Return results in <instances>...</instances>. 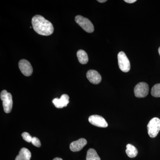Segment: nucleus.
Here are the masks:
<instances>
[{
    "label": "nucleus",
    "instance_id": "1",
    "mask_svg": "<svg viewBox=\"0 0 160 160\" xmlns=\"http://www.w3.org/2000/svg\"><path fill=\"white\" fill-rule=\"evenodd\" d=\"M32 28L37 33L42 36H49L54 31L53 25L42 16L37 15L32 19Z\"/></svg>",
    "mask_w": 160,
    "mask_h": 160
},
{
    "label": "nucleus",
    "instance_id": "2",
    "mask_svg": "<svg viewBox=\"0 0 160 160\" xmlns=\"http://www.w3.org/2000/svg\"><path fill=\"white\" fill-rule=\"evenodd\" d=\"M0 98L2 101L4 111L6 113H10L12 109L13 104L12 96L11 93L8 92L6 90H3L1 92Z\"/></svg>",
    "mask_w": 160,
    "mask_h": 160
},
{
    "label": "nucleus",
    "instance_id": "3",
    "mask_svg": "<svg viewBox=\"0 0 160 160\" xmlns=\"http://www.w3.org/2000/svg\"><path fill=\"white\" fill-rule=\"evenodd\" d=\"M148 133L150 137L155 138L160 131V119L158 118L152 119L147 125Z\"/></svg>",
    "mask_w": 160,
    "mask_h": 160
},
{
    "label": "nucleus",
    "instance_id": "4",
    "mask_svg": "<svg viewBox=\"0 0 160 160\" xmlns=\"http://www.w3.org/2000/svg\"><path fill=\"white\" fill-rule=\"evenodd\" d=\"M75 20L76 23L86 32L91 33L94 31L93 24L87 18L83 17L81 15H78L76 17Z\"/></svg>",
    "mask_w": 160,
    "mask_h": 160
},
{
    "label": "nucleus",
    "instance_id": "5",
    "mask_svg": "<svg viewBox=\"0 0 160 160\" xmlns=\"http://www.w3.org/2000/svg\"><path fill=\"white\" fill-rule=\"evenodd\" d=\"M119 67L122 71L128 72L130 69V64L129 59L123 52H120L118 55Z\"/></svg>",
    "mask_w": 160,
    "mask_h": 160
},
{
    "label": "nucleus",
    "instance_id": "6",
    "mask_svg": "<svg viewBox=\"0 0 160 160\" xmlns=\"http://www.w3.org/2000/svg\"><path fill=\"white\" fill-rule=\"evenodd\" d=\"M149 88L148 84L145 82L138 83L134 89L135 96L136 97L142 98L146 97L149 93Z\"/></svg>",
    "mask_w": 160,
    "mask_h": 160
},
{
    "label": "nucleus",
    "instance_id": "7",
    "mask_svg": "<svg viewBox=\"0 0 160 160\" xmlns=\"http://www.w3.org/2000/svg\"><path fill=\"white\" fill-rule=\"evenodd\" d=\"M19 68L21 72L26 76H31L33 72V69L29 61L26 59L20 60L18 64Z\"/></svg>",
    "mask_w": 160,
    "mask_h": 160
},
{
    "label": "nucleus",
    "instance_id": "8",
    "mask_svg": "<svg viewBox=\"0 0 160 160\" xmlns=\"http://www.w3.org/2000/svg\"><path fill=\"white\" fill-rule=\"evenodd\" d=\"M89 121L90 124L93 126L101 128H106L108 126V123L106 120L98 115L90 116L89 118Z\"/></svg>",
    "mask_w": 160,
    "mask_h": 160
},
{
    "label": "nucleus",
    "instance_id": "9",
    "mask_svg": "<svg viewBox=\"0 0 160 160\" xmlns=\"http://www.w3.org/2000/svg\"><path fill=\"white\" fill-rule=\"evenodd\" d=\"M69 96L67 94L62 95L60 98H56L53 99L52 102L54 104L55 106L58 109H61L63 107H66L69 103Z\"/></svg>",
    "mask_w": 160,
    "mask_h": 160
},
{
    "label": "nucleus",
    "instance_id": "10",
    "mask_svg": "<svg viewBox=\"0 0 160 160\" xmlns=\"http://www.w3.org/2000/svg\"><path fill=\"white\" fill-rule=\"evenodd\" d=\"M87 79L93 84H99L102 81V77L98 71L95 70H89L86 74Z\"/></svg>",
    "mask_w": 160,
    "mask_h": 160
},
{
    "label": "nucleus",
    "instance_id": "11",
    "mask_svg": "<svg viewBox=\"0 0 160 160\" xmlns=\"http://www.w3.org/2000/svg\"><path fill=\"white\" fill-rule=\"evenodd\" d=\"M87 142L85 138H80L77 141L72 142L70 145V149L72 152H78L82 150L86 144Z\"/></svg>",
    "mask_w": 160,
    "mask_h": 160
},
{
    "label": "nucleus",
    "instance_id": "12",
    "mask_svg": "<svg viewBox=\"0 0 160 160\" xmlns=\"http://www.w3.org/2000/svg\"><path fill=\"white\" fill-rule=\"evenodd\" d=\"M31 158V153L29 149L23 148L20 150L15 160H30Z\"/></svg>",
    "mask_w": 160,
    "mask_h": 160
},
{
    "label": "nucleus",
    "instance_id": "13",
    "mask_svg": "<svg viewBox=\"0 0 160 160\" xmlns=\"http://www.w3.org/2000/svg\"><path fill=\"white\" fill-rule=\"evenodd\" d=\"M77 55L79 62L82 64H86L89 61L88 55L87 53L82 49H80L77 52Z\"/></svg>",
    "mask_w": 160,
    "mask_h": 160
},
{
    "label": "nucleus",
    "instance_id": "14",
    "mask_svg": "<svg viewBox=\"0 0 160 160\" xmlns=\"http://www.w3.org/2000/svg\"><path fill=\"white\" fill-rule=\"evenodd\" d=\"M126 152L128 157L130 158L136 157L138 154V149L137 148L130 144H128L126 146Z\"/></svg>",
    "mask_w": 160,
    "mask_h": 160
},
{
    "label": "nucleus",
    "instance_id": "15",
    "mask_svg": "<svg viewBox=\"0 0 160 160\" xmlns=\"http://www.w3.org/2000/svg\"><path fill=\"white\" fill-rule=\"evenodd\" d=\"M86 160H101V158L95 149H90L87 151Z\"/></svg>",
    "mask_w": 160,
    "mask_h": 160
},
{
    "label": "nucleus",
    "instance_id": "16",
    "mask_svg": "<svg viewBox=\"0 0 160 160\" xmlns=\"http://www.w3.org/2000/svg\"><path fill=\"white\" fill-rule=\"evenodd\" d=\"M151 93L154 97H160V84H156L152 88Z\"/></svg>",
    "mask_w": 160,
    "mask_h": 160
},
{
    "label": "nucleus",
    "instance_id": "17",
    "mask_svg": "<svg viewBox=\"0 0 160 160\" xmlns=\"http://www.w3.org/2000/svg\"><path fill=\"white\" fill-rule=\"evenodd\" d=\"M22 137L23 139L27 142H31L32 138L28 132H24L22 134Z\"/></svg>",
    "mask_w": 160,
    "mask_h": 160
},
{
    "label": "nucleus",
    "instance_id": "18",
    "mask_svg": "<svg viewBox=\"0 0 160 160\" xmlns=\"http://www.w3.org/2000/svg\"><path fill=\"white\" fill-rule=\"evenodd\" d=\"M31 143L32 145L36 147H40L41 146V143L38 138L36 137L32 138V140Z\"/></svg>",
    "mask_w": 160,
    "mask_h": 160
},
{
    "label": "nucleus",
    "instance_id": "19",
    "mask_svg": "<svg viewBox=\"0 0 160 160\" xmlns=\"http://www.w3.org/2000/svg\"><path fill=\"white\" fill-rule=\"evenodd\" d=\"M124 2H126V3L131 4V3L135 2H137V1L136 0H125Z\"/></svg>",
    "mask_w": 160,
    "mask_h": 160
},
{
    "label": "nucleus",
    "instance_id": "20",
    "mask_svg": "<svg viewBox=\"0 0 160 160\" xmlns=\"http://www.w3.org/2000/svg\"><path fill=\"white\" fill-rule=\"evenodd\" d=\"M98 2L100 3H104L105 2H107L106 0H98Z\"/></svg>",
    "mask_w": 160,
    "mask_h": 160
},
{
    "label": "nucleus",
    "instance_id": "21",
    "mask_svg": "<svg viewBox=\"0 0 160 160\" xmlns=\"http://www.w3.org/2000/svg\"><path fill=\"white\" fill-rule=\"evenodd\" d=\"M53 160H63L61 158H56L54 159H53Z\"/></svg>",
    "mask_w": 160,
    "mask_h": 160
},
{
    "label": "nucleus",
    "instance_id": "22",
    "mask_svg": "<svg viewBox=\"0 0 160 160\" xmlns=\"http://www.w3.org/2000/svg\"><path fill=\"white\" fill-rule=\"evenodd\" d=\"M158 52H159V54L160 55V47H159V49H158Z\"/></svg>",
    "mask_w": 160,
    "mask_h": 160
}]
</instances>
